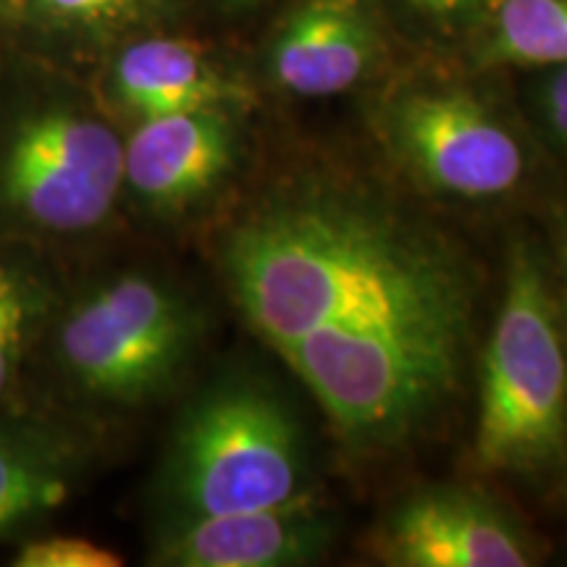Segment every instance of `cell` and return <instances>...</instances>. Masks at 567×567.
<instances>
[{
    "mask_svg": "<svg viewBox=\"0 0 567 567\" xmlns=\"http://www.w3.org/2000/svg\"><path fill=\"white\" fill-rule=\"evenodd\" d=\"M381 134L417 182L465 200L509 193L526 168L515 134L463 90L402 92L381 113Z\"/></svg>",
    "mask_w": 567,
    "mask_h": 567,
    "instance_id": "obj_6",
    "label": "cell"
},
{
    "mask_svg": "<svg viewBox=\"0 0 567 567\" xmlns=\"http://www.w3.org/2000/svg\"><path fill=\"white\" fill-rule=\"evenodd\" d=\"M224 3H229V6H247V3H252V0H224Z\"/></svg>",
    "mask_w": 567,
    "mask_h": 567,
    "instance_id": "obj_20",
    "label": "cell"
},
{
    "mask_svg": "<svg viewBox=\"0 0 567 567\" xmlns=\"http://www.w3.org/2000/svg\"><path fill=\"white\" fill-rule=\"evenodd\" d=\"M476 460L484 471H567V350L534 247L520 245L481 360Z\"/></svg>",
    "mask_w": 567,
    "mask_h": 567,
    "instance_id": "obj_2",
    "label": "cell"
},
{
    "mask_svg": "<svg viewBox=\"0 0 567 567\" xmlns=\"http://www.w3.org/2000/svg\"><path fill=\"white\" fill-rule=\"evenodd\" d=\"M34 3L45 17L55 21L82 27H109L137 17L151 0H34Z\"/></svg>",
    "mask_w": 567,
    "mask_h": 567,
    "instance_id": "obj_16",
    "label": "cell"
},
{
    "mask_svg": "<svg viewBox=\"0 0 567 567\" xmlns=\"http://www.w3.org/2000/svg\"><path fill=\"white\" fill-rule=\"evenodd\" d=\"M371 551L392 567H526L536 549L499 505L471 488H423L373 530Z\"/></svg>",
    "mask_w": 567,
    "mask_h": 567,
    "instance_id": "obj_7",
    "label": "cell"
},
{
    "mask_svg": "<svg viewBox=\"0 0 567 567\" xmlns=\"http://www.w3.org/2000/svg\"><path fill=\"white\" fill-rule=\"evenodd\" d=\"M334 526L313 505L224 515H179L163 530L155 563L174 567H297L326 555Z\"/></svg>",
    "mask_w": 567,
    "mask_h": 567,
    "instance_id": "obj_8",
    "label": "cell"
},
{
    "mask_svg": "<svg viewBox=\"0 0 567 567\" xmlns=\"http://www.w3.org/2000/svg\"><path fill=\"white\" fill-rule=\"evenodd\" d=\"M66 496V476L51 457L0 439V534L59 507Z\"/></svg>",
    "mask_w": 567,
    "mask_h": 567,
    "instance_id": "obj_13",
    "label": "cell"
},
{
    "mask_svg": "<svg viewBox=\"0 0 567 567\" xmlns=\"http://www.w3.org/2000/svg\"><path fill=\"white\" fill-rule=\"evenodd\" d=\"M6 11V3H3V0H0V13H3Z\"/></svg>",
    "mask_w": 567,
    "mask_h": 567,
    "instance_id": "obj_21",
    "label": "cell"
},
{
    "mask_svg": "<svg viewBox=\"0 0 567 567\" xmlns=\"http://www.w3.org/2000/svg\"><path fill=\"white\" fill-rule=\"evenodd\" d=\"M124 184V145L109 126L53 111L24 122L0 163V197L38 226H97Z\"/></svg>",
    "mask_w": 567,
    "mask_h": 567,
    "instance_id": "obj_5",
    "label": "cell"
},
{
    "mask_svg": "<svg viewBox=\"0 0 567 567\" xmlns=\"http://www.w3.org/2000/svg\"><path fill=\"white\" fill-rule=\"evenodd\" d=\"M221 266L247 326L350 455L402 450L457 394L476 339V268L373 184L279 179L226 234Z\"/></svg>",
    "mask_w": 567,
    "mask_h": 567,
    "instance_id": "obj_1",
    "label": "cell"
},
{
    "mask_svg": "<svg viewBox=\"0 0 567 567\" xmlns=\"http://www.w3.org/2000/svg\"><path fill=\"white\" fill-rule=\"evenodd\" d=\"M118 101L145 118L172 113L224 109L243 97V90L205 59L200 48L184 40L153 38L134 42L113 69Z\"/></svg>",
    "mask_w": 567,
    "mask_h": 567,
    "instance_id": "obj_11",
    "label": "cell"
},
{
    "mask_svg": "<svg viewBox=\"0 0 567 567\" xmlns=\"http://www.w3.org/2000/svg\"><path fill=\"white\" fill-rule=\"evenodd\" d=\"M234 147L224 109L145 118L124 147V182L153 208H189L224 182Z\"/></svg>",
    "mask_w": 567,
    "mask_h": 567,
    "instance_id": "obj_10",
    "label": "cell"
},
{
    "mask_svg": "<svg viewBox=\"0 0 567 567\" xmlns=\"http://www.w3.org/2000/svg\"><path fill=\"white\" fill-rule=\"evenodd\" d=\"M379 30L368 0H300L284 17L268 51V71L300 97L342 95L368 76Z\"/></svg>",
    "mask_w": 567,
    "mask_h": 567,
    "instance_id": "obj_9",
    "label": "cell"
},
{
    "mask_svg": "<svg viewBox=\"0 0 567 567\" xmlns=\"http://www.w3.org/2000/svg\"><path fill=\"white\" fill-rule=\"evenodd\" d=\"M27 321H30V302L17 276L0 268V396L9 386L13 365L21 352Z\"/></svg>",
    "mask_w": 567,
    "mask_h": 567,
    "instance_id": "obj_15",
    "label": "cell"
},
{
    "mask_svg": "<svg viewBox=\"0 0 567 567\" xmlns=\"http://www.w3.org/2000/svg\"><path fill=\"white\" fill-rule=\"evenodd\" d=\"M410 3L417 6V9L425 13H439V17H444V13H455L460 9H465V6L476 3V0H410Z\"/></svg>",
    "mask_w": 567,
    "mask_h": 567,
    "instance_id": "obj_18",
    "label": "cell"
},
{
    "mask_svg": "<svg viewBox=\"0 0 567 567\" xmlns=\"http://www.w3.org/2000/svg\"><path fill=\"white\" fill-rule=\"evenodd\" d=\"M481 55L502 66H563L567 0H496Z\"/></svg>",
    "mask_w": 567,
    "mask_h": 567,
    "instance_id": "obj_12",
    "label": "cell"
},
{
    "mask_svg": "<svg viewBox=\"0 0 567 567\" xmlns=\"http://www.w3.org/2000/svg\"><path fill=\"white\" fill-rule=\"evenodd\" d=\"M538 105H542L549 132L567 147V63L551 66L549 76L538 90Z\"/></svg>",
    "mask_w": 567,
    "mask_h": 567,
    "instance_id": "obj_17",
    "label": "cell"
},
{
    "mask_svg": "<svg viewBox=\"0 0 567 567\" xmlns=\"http://www.w3.org/2000/svg\"><path fill=\"white\" fill-rule=\"evenodd\" d=\"M563 268H565V316H567V234L563 239Z\"/></svg>",
    "mask_w": 567,
    "mask_h": 567,
    "instance_id": "obj_19",
    "label": "cell"
},
{
    "mask_svg": "<svg viewBox=\"0 0 567 567\" xmlns=\"http://www.w3.org/2000/svg\"><path fill=\"white\" fill-rule=\"evenodd\" d=\"M195 318L151 276H122L84 300L61 329V358L87 392L140 402L161 392L193 350Z\"/></svg>",
    "mask_w": 567,
    "mask_h": 567,
    "instance_id": "obj_4",
    "label": "cell"
},
{
    "mask_svg": "<svg viewBox=\"0 0 567 567\" xmlns=\"http://www.w3.org/2000/svg\"><path fill=\"white\" fill-rule=\"evenodd\" d=\"M17 567H118L116 551L76 536H53L27 544L13 559Z\"/></svg>",
    "mask_w": 567,
    "mask_h": 567,
    "instance_id": "obj_14",
    "label": "cell"
},
{
    "mask_svg": "<svg viewBox=\"0 0 567 567\" xmlns=\"http://www.w3.org/2000/svg\"><path fill=\"white\" fill-rule=\"evenodd\" d=\"M308 444L289 402L260 381H229L189 408L168 455L182 515L271 509L310 499Z\"/></svg>",
    "mask_w": 567,
    "mask_h": 567,
    "instance_id": "obj_3",
    "label": "cell"
}]
</instances>
